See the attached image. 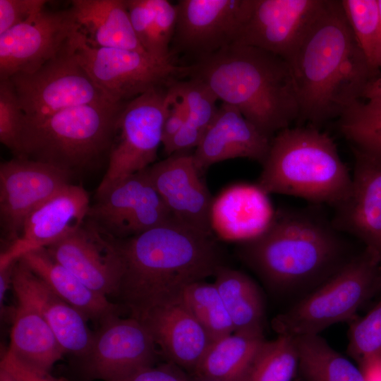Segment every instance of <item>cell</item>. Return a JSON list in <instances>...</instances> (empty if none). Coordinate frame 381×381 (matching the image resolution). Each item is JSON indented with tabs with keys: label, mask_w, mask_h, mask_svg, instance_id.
Returning a JSON list of instances; mask_svg holds the SVG:
<instances>
[{
	"label": "cell",
	"mask_w": 381,
	"mask_h": 381,
	"mask_svg": "<svg viewBox=\"0 0 381 381\" xmlns=\"http://www.w3.org/2000/svg\"><path fill=\"white\" fill-rule=\"evenodd\" d=\"M287 63L298 104L297 121L316 128L339 119L381 75L372 70L361 52L340 0H325Z\"/></svg>",
	"instance_id": "6da1fadb"
},
{
	"label": "cell",
	"mask_w": 381,
	"mask_h": 381,
	"mask_svg": "<svg viewBox=\"0 0 381 381\" xmlns=\"http://www.w3.org/2000/svg\"><path fill=\"white\" fill-rule=\"evenodd\" d=\"M121 246L125 268L117 297L138 320L224 265L212 235L175 219L121 240Z\"/></svg>",
	"instance_id": "7a4b0ae2"
},
{
	"label": "cell",
	"mask_w": 381,
	"mask_h": 381,
	"mask_svg": "<svg viewBox=\"0 0 381 381\" xmlns=\"http://www.w3.org/2000/svg\"><path fill=\"white\" fill-rule=\"evenodd\" d=\"M344 234L315 208L275 211L267 228L240 243L242 260L270 287L290 290L322 283L351 258Z\"/></svg>",
	"instance_id": "3957f363"
},
{
	"label": "cell",
	"mask_w": 381,
	"mask_h": 381,
	"mask_svg": "<svg viewBox=\"0 0 381 381\" xmlns=\"http://www.w3.org/2000/svg\"><path fill=\"white\" fill-rule=\"evenodd\" d=\"M186 67L185 76L205 84L270 138L298 120L290 67L270 52L234 43Z\"/></svg>",
	"instance_id": "277c9868"
},
{
	"label": "cell",
	"mask_w": 381,
	"mask_h": 381,
	"mask_svg": "<svg viewBox=\"0 0 381 381\" xmlns=\"http://www.w3.org/2000/svg\"><path fill=\"white\" fill-rule=\"evenodd\" d=\"M261 165L256 185L268 195L294 196L334 209L351 189V173L333 138L312 126L276 133Z\"/></svg>",
	"instance_id": "5b68a950"
},
{
	"label": "cell",
	"mask_w": 381,
	"mask_h": 381,
	"mask_svg": "<svg viewBox=\"0 0 381 381\" xmlns=\"http://www.w3.org/2000/svg\"><path fill=\"white\" fill-rule=\"evenodd\" d=\"M126 104H91L24 123L16 157L55 166L70 174L93 167L112 147Z\"/></svg>",
	"instance_id": "8992f818"
},
{
	"label": "cell",
	"mask_w": 381,
	"mask_h": 381,
	"mask_svg": "<svg viewBox=\"0 0 381 381\" xmlns=\"http://www.w3.org/2000/svg\"><path fill=\"white\" fill-rule=\"evenodd\" d=\"M381 286V260L365 248L351 258L313 293L272 320L278 334L319 333L351 318Z\"/></svg>",
	"instance_id": "52a82bcc"
},
{
	"label": "cell",
	"mask_w": 381,
	"mask_h": 381,
	"mask_svg": "<svg viewBox=\"0 0 381 381\" xmlns=\"http://www.w3.org/2000/svg\"><path fill=\"white\" fill-rule=\"evenodd\" d=\"M73 47L81 66L113 104H126L150 90L169 87L185 75L186 66L135 51L93 46L80 31L73 37Z\"/></svg>",
	"instance_id": "ba28073f"
},
{
	"label": "cell",
	"mask_w": 381,
	"mask_h": 381,
	"mask_svg": "<svg viewBox=\"0 0 381 381\" xmlns=\"http://www.w3.org/2000/svg\"><path fill=\"white\" fill-rule=\"evenodd\" d=\"M168 106V87L150 90L125 104L96 197L156 162Z\"/></svg>",
	"instance_id": "9c48e42d"
},
{
	"label": "cell",
	"mask_w": 381,
	"mask_h": 381,
	"mask_svg": "<svg viewBox=\"0 0 381 381\" xmlns=\"http://www.w3.org/2000/svg\"><path fill=\"white\" fill-rule=\"evenodd\" d=\"M73 37L58 55L36 71L16 73L8 78L25 122L40 121L74 107L109 102L78 61Z\"/></svg>",
	"instance_id": "30bf717a"
},
{
	"label": "cell",
	"mask_w": 381,
	"mask_h": 381,
	"mask_svg": "<svg viewBox=\"0 0 381 381\" xmlns=\"http://www.w3.org/2000/svg\"><path fill=\"white\" fill-rule=\"evenodd\" d=\"M255 0H179L171 44L195 60L237 42Z\"/></svg>",
	"instance_id": "8fae6325"
},
{
	"label": "cell",
	"mask_w": 381,
	"mask_h": 381,
	"mask_svg": "<svg viewBox=\"0 0 381 381\" xmlns=\"http://www.w3.org/2000/svg\"><path fill=\"white\" fill-rule=\"evenodd\" d=\"M96 198L87 219L119 240L174 219L145 170L123 179Z\"/></svg>",
	"instance_id": "7c38bea8"
},
{
	"label": "cell",
	"mask_w": 381,
	"mask_h": 381,
	"mask_svg": "<svg viewBox=\"0 0 381 381\" xmlns=\"http://www.w3.org/2000/svg\"><path fill=\"white\" fill-rule=\"evenodd\" d=\"M45 248L90 289L117 297L125 268L121 240L86 219L75 231Z\"/></svg>",
	"instance_id": "4fadbf2b"
},
{
	"label": "cell",
	"mask_w": 381,
	"mask_h": 381,
	"mask_svg": "<svg viewBox=\"0 0 381 381\" xmlns=\"http://www.w3.org/2000/svg\"><path fill=\"white\" fill-rule=\"evenodd\" d=\"M99 325L90 349L80 358L87 379L114 381L155 365L157 346L143 322L117 315Z\"/></svg>",
	"instance_id": "5bb4252c"
},
{
	"label": "cell",
	"mask_w": 381,
	"mask_h": 381,
	"mask_svg": "<svg viewBox=\"0 0 381 381\" xmlns=\"http://www.w3.org/2000/svg\"><path fill=\"white\" fill-rule=\"evenodd\" d=\"M71 176L55 166L23 157L1 162L0 224L8 246L19 238L30 214L70 183Z\"/></svg>",
	"instance_id": "9a60e30c"
},
{
	"label": "cell",
	"mask_w": 381,
	"mask_h": 381,
	"mask_svg": "<svg viewBox=\"0 0 381 381\" xmlns=\"http://www.w3.org/2000/svg\"><path fill=\"white\" fill-rule=\"evenodd\" d=\"M80 31L71 9L44 10L0 35V80L31 73L58 55Z\"/></svg>",
	"instance_id": "2e32d148"
},
{
	"label": "cell",
	"mask_w": 381,
	"mask_h": 381,
	"mask_svg": "<svg viewBox=\"0 0 381 381\" xmlns=\"http://www.w3.org/2000/svg\"><path fill=\"white\" fill-rule=\"evenodd\" d=\"M325 4V0H255L236 43L263 49L287 62Z\"/></svg>",
	"instance_id": "e0dca14e"
},
{
	"label": "cell",
	"mask_w": 381,
	"mask_h": 381,
	"mask_svg": "<svg viewBox=\"0 0 381 381\" xmlns=\"http://www.w3.org/2000/svg\"><path fill=\"white\" fill-rule=\"evenodd\" d=\"M172 217L198 231L212 235L214 198L201 179L193 153L180 152L145 169Z\"/></svg>",
	"instance_id": "ac0fdd59"
},
{
	"label": "cell",
	"mask_w": 381,
	"mask_h": 381,
	"mask_svg": "<svg viewBox=\"0 0 381 381\" xmlns=\"http://www.w3.org/2000/svg\"><path fill=\"white\" fill-rule=\"evenodd\" d=\"M351 150V189L334 208L331 220L338 231L358 238L381 260V159L354 147Z\"/></svg>",
	"instance_id": "d6986e66"
},
{
	"label": "cell",
	"mask_w": 381,
	"mask_h": 381,
	"mask_svg": "<svg viewBox=\"0 0 381 381\" xmlns=\"http://www.w3.org/2000/svg\"><path fill=\"white\" fill-rule=\"evenodd\" d=\"M90 205L89 194L82 186H65L30 214L19 238L1 253L0 267L75 231L86 220Z\"/></svg>",
	"instance_id": "ffe728a7"
},
{
	"label": "cell",
	"mask_w": 381,
	"mask_h": 381,
	"mask_svg": "<svg viewBox=\"0 0 381 381\" xmlns=\"http://www.w3.org/2000/svg\"><path fill=\"white\" fill-rule=\"evenodd\" d=\"M11 287L17 301L32 307L44 318L65 353L80 358L87 353L94 334L87 320L20 259L13 267Z\"/></svg>",
	"instance_id": "44dd1931"
},
{
	"label": "cell",
	"mask_w": 381,
	"mask_h": 381,
	"mask_svg": "<svg viewBox=\"0 0 381 381\" xmlns=\"http://www.w3.org/2000/svg\"><path fill=\"white\" fill-rule=\"evenodd\" d=\"M139 320L168 361L191 375L212 341L181 297L152 308Z\"/></svg>",
	"instance_id": "7402d4cb"
},
{
	"label": "cell",
	"mask_w": 381,
	"mask_h": 381,
	"mask_svg": "<svg viewBox=\"0 0 381 381\" xmlns=\"http://www.w3.org/2000/svg\"><path fill=\"white\" fill-rule=\"evenodd\" d=\"M271 140L235 107L222 102L193 153L195 164L200 174L216 163L234 158H246L262 164Z\"/></svg>",
	"instance_id": "603a6c76"
},
{
	"label": "cell",
	"mask_w": 381,
	"mask_h": 381,
	"mask_svg": "<svg viewBox=\"0 0 381 381\" xmlns=\"http://www.w3.org/2000/svg\"><path fill=\"white\" fill-rule=\"evenodd\" d=\"M274 213L268 195L256 183L234 186L214 199L212 229L223 238L241 243L262 234Z\"/></svg>",
	"instance_id": "cb8c5ba5"
},
{
	"label": "cell",
	"mask_w": 381,
	"mask_h": 381,
	"mask_svg": "<svg viewBox=\"0 0 381 381\" xmlns=\"http://www.w3.org/2000/svg\"><path fill=\"white\" fill-rule=\"evenodd\" d=\"M70 9L90 44L147 54L133 30L126 0H73Z\"/></svg>",
	"instance_id": "d4e9b609"
},
{
	"label": "cell",
	"mask_w": 381,
	"mask_h": 381,
	"mask_svg": "<svg viewBox=\"0 0 381 381\" xmlns=\"http://www.w3.org/2000/svg\"><path fill=\"white\" fill-rule=\"evenodd\" d=\"M61 299L87 320L99 324L119 315L117 305L90 289L72 272L54 260L45 248L25 253L20 258Z\"/></svg>",
	"instance_id": "484cf974"
},
{
	"label": "cell",
	"mask_w": 381,
	"mask_h": 381,
	"mask_svg": "<svg viewBox=\"0 0 381 381\" xmlns=\"http://www.w3.org/2000/svg\"><path fill=\"white\" fill-rule=\"evenodd\" d=\"M7 351L28 366L47 373L65 354L41 314L19 301L14 309Z\"/></svg>",
	"instance_id": "4316f807"
},
{
	"label": "cell",
	"mask_w": 381,
	"mask_h": 381,
	"mask_svg": "<svg viewBox=\"0 0 381 381\" xmlns=\"http://www.w3.org/2000/svg\"><path fill=\"white\" fill-rule=\"evenodd\" d=\"M263 334L241 332L212 341L193 376L213 381H246Z\"/></svg>",
	"instance_id": "83f0119b"
},
{
	"label": "cell",
	"mask_w": 381,
	"mask_h": 381,
	"mask_svg": "<svg viewBox=\"0 0 381 381\" xmlns=\"http://www.w3.org/2000/svg\"><path fill=\"white\" fill-rule=\"evenodd\" d=\"M217 286L231 320L234 332L263 334L265 306L255 282L245 273L221 265L217 270Z\"/></svg>",
	"instance_id": "f1b7e54d"
},
{
	"label": "cell",
	"mask_w": 381,
	"mask_h": 381,
	"mask_svg": "<svg viewBox=\"0 0 381 381\" xmlns=\"http://www.w3.org/2000/svg\"><path fill=\"white\" fill-rule=\"evenodd\" d=\"M135 35L145 52L166 63H174L170 45L176 23V4L168 0H126Z\"/></svg>",
	"instance_id": "f546056e"
},
{
	"label": "cell",
	"mask_w": 381,
	"mask_h": 381,
	"mask_svg": "<svg viewBox=\"0 0 381 381\" xmlns=\"http://www.w3.org/2000/svg\"><path fill=\"white\" fill-rule=\"evenodd\" d=\"M174 83L186 101L188 115L183 128L163 147L167 157L195 149L219 109L217 97L201 81L188 78L186 80L177 79Z\"/></svg>",
	"instance_id": "4dcf8cb0"
},
{
	"label": "cell",
	"mask_w": 381,
	"mask_h": 381,
	"mask_svg": "<svg viewBox=\"0 0 381 381\" xmlns=\"http://www.w3.org/2000/svg\"><path fill=\"white\" fill-rule=\"evenodd\" d=\"M298 368L305 381H364L361 371L319 334L296 337Z\"/></svg>",
	"instance_id": "1f68e13d"
},
{
	"label": "cell",
	"mask_w": 381,
	"mask_h": 381,
	"mask_svg": "<svg viewBox=\"0 0 381 381\" xmlns=\"http://www.w3.org/2000/svg\"><path fill=\"white\" fill-rule=\"evenodd\" d=\"M351 147L381 159V100L354 102L338 119Z\"/></svg>",
	"instance_id": "d6a6232c"
},
{
	"label": "cell",
	"mask_w": 381,
	"mask_h": 381,
	"mask_svg": "<svg viewBox=\"0 0 381 381\" xmlns=\"http://www.w3.org/2000/svg\"><path fill=\"white\" fill-rule=\"evenodd\" d=\"M181 300L205 329L212 341L234 332V328L214 283L194 282L183 291Z\"/></svg>",
	"instance_id": "836d02e7"
},
{
	"label": "cell",
	"mask_w": 381,
	"mask_h": 381,
	"mask_svg": "<svg viewBox=\"0 0 381 381\" xmlns=\"http://www.w3.org/2000/svg\"><path fill=\"white\" fill-rule=\"evenodd\" d=\"M353 35L372 70H381V18L378 0H340Z\"/></svg>",
	"instance_id": "e575fe53"
},
{
	"label": "cell",
	"mask_w": 381,
	"mask_h": 381,
	"mask_svg": "<svg viewBox=\"0 0 381 381\" xmlns=\"http://www.w3.org/2000/svg\"><path fill=\"white\" fill-rule=\"evenodd\" d=\"M298 368L295 338L278 334L275 339L263 342L246 381H292Z\"/></svg>",
	"instance_id": "d590c367"
},
{
	"label": "cell",
	"mask_w": 381,
	"mask_h": 381,
	"mask_svg": "<svg viewBox=\"0 0 381 381\" xmlns=\"http://www.w3.org/2000/svg\"><path fill=\"white\" fill-rule=\"evenodd\" d=\"M25 116L9 79L0 80V141L15 155Z\"/></svg>",
	"instance_id": "8d00e7d4"
},
{
	"label": "cell",
	"mask_w": 381,
	"mask_h": 381,
	"mask_svg": "<svg viewBox=\"0 0 381 381\" xmlns=\"http://www.w3.org/2000/svg\"><path fill=\"white\" fill-rule=\"evenodd\" d=\"M349 351L358 362L381 354V298L365 317L352 325Z\"/></svg>",
	"instance_id": "74e56055"
},
{
	"label": "cell",
	"mask_w": 381,
	"mask_h": 381,
	"mask_svg": "<svg viewBox=\"0 0 381 381\" xmlns=\"http://www.w3.org/2000/svg\"><path fill=\"white\" fill-rule=\"evenodd\" d=\"M47 3L44 0H0V35L37 16Z\"/></svg>",
	"instance_id": "f35d334b"
},
{
	"label": "cell",
	"mask_w": 381,
	"mask_h": 381,
	"mask_svg": "<svg viewBox=\"0 0 381 381\" xmlns=\"http://www.w3.org/2000/svg\"><path fill=\"white\" fill-rule=\"evenodd\" d=\"M175 80L168 87L169 106L163 126V147L168 144L179 132L187 119V105L183 97L175 85Z\"/></svg>",
	"instance_id": "ab89813d"
},
{
	"label": "cell",
	"mask_w": 381,
	"mask_h": 381,
	"mask_svg": "<svg viewBox=\"0 0 381 381\" xmlns=\"http://www.w3.org/2000/svg\"><path fill=\"white\" fill-rule=\"evenodd\" d=\"M190 378L191 375L168 361L140 368L114 381H190Z\"/></svg>",
	"instance_id": "60d3db41"
},
{
	"label": "cell",
	"mask_w": 381,
	"mask_h": 381,
	"mask_svg": "<svg viewBox=\"0 0 381 381\" xmlns=\"http://www.w3.org/2000/svg\"><path fill=\"white\" fill-rule=\"evenodd\" d=\"M0 367L11 373L18 381H61L49 373L37 370L20 361L7 350L3 353Z\"/></svg>",
	"instance_id": "b9f144b4"
},
{
	"label": "cell",
	"mask_w": 381,
	"mask_h": 381,
	"mask_svg": "<svg viewBox=\"0 0 381 381\" xmlns=\"http://www.w3.org/2000/svg\"><path fill=\"white\" fill-rule=\"evenodd\" d=\"M358 368L364 381H381V354L361 361Z\"/></svg>",
	"instance_id": "7bdbcfd3"
},
{
	"label": "cell",
	"mask_w": 381,
	"mask_h": 381,
	"mask_svg": "<svg viewBox=\"0 0 381 381\" xmlns=\"http://www.w3.org/2000/svg\"><path fill=\"white\" fill-rule=\"evenodd\" d=\"M363 99L381 100V75L368 84L363 92Z\"/></svg>",
	"instance_id": "ee69618b"
},
{
	"label": "cell",
	"mask_w": 381,
	"mask_h": 381,
	"mask_svg": "<svg viewBox=\"0 0 381 381\" xmlns=\"http://www.w3.org/2000/svg\"><path fill=\"white\" fill-rule=\"evenodd\" d=\"M0 381H18L11 373L0 367Z\"/></svg>",
	"instance_id": "f6af8a7d"
},
{
	"label": "cell",
	"mask_w": 381,
	"mask_h": 381,
	"mask_svg": "<svg viewBox=\"0 0 381 381\" xmlns=\"http://www.w3.org/2000/svg\"><path fill=\"white\" fill-rule=\"evenodd\" d=\"M190 381H213V380L191 375V378Z\"/></svg>",
	"instance_id": "bcb514c9"
},
{
	"label": "cell",
	"mask_w": 381,
	"mask_h": 381,
	"mask_svg": "<svg viewBox=\"0 0 381 381\" xmlns=\"http://www.w3.org/2000/svg\"><path fill=\"white\" fill-rule=\"evenodd\" d=\"M380 11V18H381V0H378Z\"/></svg>",
	"instance_id": "7dc6e473"
},
{
	"label": "cell",
	"mask_w": 381,
	"mask_h": 381,
	"mask_svg": "<svg viewBox=\"0 0 381 381\" xmlns=\"http://www.w3.org/2000/svg\"><path fill=\"white\" fill-rule=\"evenodd\" d=\"M61 381H67V380H66L64 379V378H61Z\"/></svg>",
	"instance_id": "c3c4849f"
}]
</instances>
